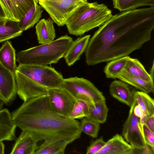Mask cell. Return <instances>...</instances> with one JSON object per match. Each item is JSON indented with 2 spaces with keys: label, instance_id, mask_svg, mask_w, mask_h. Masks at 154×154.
Returning <instances> with one entry per match:
<instances>
[{
  "label": "cell",
  "instance_id": "cell-37",
  "mask_svg": "<svg viewBox=\"0 0 154 154\" xmlns=\"http://www.w3.org/2000/svg\"><path fill=\"white\" fill-rule=\"evenodd\" d=\"M0 17L5 19H7L5 17L1 7L0 5Z\"/></svg>",
  "mask_w": 154,
  "mask_h": 154
},
{
  "label": "cell",
  "instance_id": "cell-21",
  "mask_svg": "<svg viewBox=\"0 0 154 154\" xmlns=\"http://www.w3.org/2000/svg\"><path fill=\"white\" fill-rule=\"evenodd\" d=\"M118 79L146 93H154L153 82L146 81L136 77L123 70Z\"/></svg>",
  "mask_w": 154,
  "mask_h": 154
},
{
  "label": "cell",
  "instance_id": "cell-4",
  "mask_svg": "<svg viewBox=\"0 0 154 154\" xmlns=\"http://www.w3.org/2000/svg\"><path fill=\"white\" fill-rule=\"evenodd\" d=\"M72 41L67 35L62 36L51 42L17 52L16 61L21 65L46 66L57 63L64 57Z\"/></svg>",
  "mask_w": 154,
  "mask_h": 154
},
{
  "label": "cell",
  "instance_id": "cell-30",
  "mask_svg": "<svg viewBox=\"0 0 154 154\" xmlns=\"http://www.w3.org/2000/svg\"><path fill=\"white\" fill-rule=\"evenodd\" d=\"M0 5L7 19L19 22L21 20L19 12L12 0H0Z\"/></svg>",
  "mask_w": 154,
  "mask_h": 154
},
{
  "label": "cell",
  "instance_id": "cell-20",
  "mask_svg": "<svg viewBox=\"0 0 154 154\" xmlns=\"http://www.w3.org/2000/svg\"><path fill=\"white\" fill-rule=\"evenodd\" d=\"M134 97L141 109L140 124L142 127L146 119L154 115V100L147 93L140 91H134Z\"/></svg>",
  "mask_w": 154,
  "mask_h": 154
},
{
  "label": "cell",
  "instance_id": "cell-41",
  "mask_svg": "<svg viewBox=\"0 0 154 154\" xmlns=\"http://www.w3.org/2000/svg\"><path fill=\"white\" fill-rule=\"evenodd\" d=\"M0 99L2 100H3V98H2V97L1 96V93H0Z\"/></svg>",
  "mask_w": 154,
  "mask_h": 154
},
{
  "label": "cell",
  "instance_id": "cell-18",
  "mask_svg": "<svg viewBox=\"0 0 154 154\" xmlns=\"http://www.w3.org/2000/svg\"><path fill=\"white\" fill-rule=\"evenodd\" d=\"M75 140L67 139L44 141L34 154H63L67 146Z\"/></svg>",
  "mask_w": 154,
  "mask_h": 154
},
{
  "label": "cell",
  "instance_id": "cell-24",
  "mask_svg": "<svg viewBox=\"0 0 154 154\" xmlns=\"http://www.w3.org/2000/svg\"><path fill=\"white\" fill-rule=\"evenodd\" d=\"M43 11L41 6L35 3L19 22L21 29L25 31L33 27L40 20Z\"/></svg>",
  "mask_w": 154,
  "mask_h": 154
},
{
  "label": "cell",
  "instance_id": "cell-22",
  "mask_svg": "<svg viewBox=\"0 0 154 154\" xmlns=\"http://www.w3.org/2000/svg\"><path fill=\"white\" fill-rule=\"evenodd\" d=\"M23 32L19 21L5 20L0 23V43L20 36Z\"/></svg>",
  "mask_w": 154,
  "mask_h": 154
},
{
  "label": "cell",
  "instance_id": "cell-6",
  "mask_svg": "<svg viewBox=\"0 0 154 154\" xmlns=\"http://www.w3.org/2000/svg\"><path fill=\"white\" fill-rule=\"evenodd\" d=\"M136 103L134 101L130 107L128 117L124 122L122 136L137 152H143V154H154V149L147 145L145 140L140 124V118L134 113L133 109Z\"/></svg>",
  "mask_w": 154,
  "mask_h": 154
},
{
  "label": "cell",
  "instance_id": "cell-28",
  "mask_svg": "<svg viewBox=\"0 0 154 154\" xmlns=\"http://www.w3.org/2000/svg\"><path fill=\"white\" fill-rule=\"evenodd\" d=\"M100 128V123L85 117L82 119L80 122V130L82 132L92 138L97 137Z\"/></svg>",
  "mask_w": 154,
  "mask_h": 154
},
{
  "label": "cell",
  "instance_id": "cell-10",
  "mask_svg": "<svg viewBox=\"0 0 154 154\" xmlns=\"http://www.w3.org/2000/svg\"><path fill=\"white\" fill-rule=\"evenodd\" d=\"M17 94L23 102L47 94L48 89L16 70L14 73Z\"/></svg>",
  "mask_w": 154,
  "mask_h": 154
},
{
  "label": "cell",
  "instance_id": "cell-40",
  "mask_svg": "<svg viewBox=\"0 0 154 154\" xmlns=\"http://www.w3.org/2000/svg\"><path fill=\"white\" fill-rule=\"evenodd\" d=\"M5 20H7V19H5L2 18H1L0 17V23L2 21Z\"/></svg>",
  "mask_w": 154,
  "mask_h": 154
},
{
  "label": "cell",
  "instance_id": "cell-14",
  "mask_svg": "<svg viewBox=\"0 0 154 154\" xmlns=\"http://www.w3.org/2000/svg\"><path fill=\"white\" fill-rule=\"evenodd\" d=\"M112 97L119 102L131 107L134 101V91L131 89L128 85L121 80H114L109 86Z\"/></svg>",
  "mask_w": 154,
  "mask_h": 154
},
{
  "label": "cell",
  "instance_id": "cell-16",
  "mask_svg": "<svg viewBox=\"0 0 154 154\" xmlns=\"http://www.w3.org/2000/svg\"><path fill=\"white\" fill-rule=\"evenodd\" d=\"M17 127L8 109L6 108L0 109V142L15 140Z\"/></svg>",
  "mask_w": 154,
  "mask_h": 154
},
{
  "label": "cell",
  "instance_id": "cell-26",
  "mask_svg": "<svg viewBox=\"0 0 154 154\" xmlns=\"http://www.w3.org/2000/svg\"><path fill=\"white\" fill-rule=\"evenodd\" d=\"M130 58L128 56L109 61L104 69L106 77L112 79L117 78L124 70Z\"/></svg>",
  "mask_w": 154,
  "mask_h": 154
},
{
  "label": "cell",
  "instance_id": "cell-5",
  "mask_svg": "<svg viewBox=\"0 0 154 154\" xmlns=\"http://www.w3.org/2000/svg\"><path fill=\"white\" fill-rule=\"evenodd\" d=\"M16 70L47 89L62 88L63 75L51 67L19 65Z\"/></svg>",
  "mask_w": 154,
  "mask_h": 154
},
{
  "label": "cell",
  "instance_id": "cell-19",
  "mask_svg": "<svg viewBox=\"0 0 154 154\" xmlns=\"http://www.w3.org/2000/svg\"><path fill=\"white\" fill-rule=\"evenodd\" d=\"M16 61V51L11 42L6 41L0 48V63L14 74L17 67Z\"/></svg>",
  "mask_w": 154,
  "mask_h": 154
},
{
  "label": "cell",
  "instance_id": "cell-8",
  "mask_svg": "<svg viewBox=\"0 0 154 154\" xmlns=\"http://www.w3.org/2000/svg\"><path fill=\"white\" fill-rule=\"evenodd\" d=\"M62 88L76 100L88 103L106 100L103 93L89 80L77 77L64 79Z\"/></svg>",
  "mask_w": 154,
  "mask_h": 154
},
{
  "label": "cell",
  "instance_id": "cell-35",
  "mask_svg": "<svg viewBox=\"0 0 154 154\" xmlns=\"http://www.w3.org/2000/svg\"><path fill=\"white\" fill-rule=\"evenodd\" d=\"M133 112L136 116L141 118L142 115L141 109L140 106L136 101L133 109Z\"/></svg>",
  "mask_w": 154,
  "mask_h": 154
},
{
  "label": "cell",
  "instance_id": "cell-1",
  "mask_svg": "<svg viewBox=\"0 0 154 154\" xmlns=\"http://www.w3.org/2000/svg\"><path fill=\"white\" fill-rule=\"evenodd\" d=\"M99 27L85 51L88 66L128 56L149 41L154 28V7L121 12Z\"/></svg>",
  "mask_w": 154,
  "mask_h": 154
},
{
  "label": "cell",
  "instance_id": "cell-12",
  "mask_svg": "<svg viewBox=\"0 0 154 154\" xmlns=\"http://www.w3.org/2000/svg\"><path fill=\"white\" fill-rule=\"evenodd\" d=\"M15 141L11 154H34L40 140L31 132L23 130Z\"/></svg>",
  "mask_w": 154,
  "mask_h": 154
},
{
  "label": "cell",
  "instance_id": "cell-33",
  "mask_svg": "<svg viewBox=\"0 0 154 154\" xmlns=\"http://www.w3.org/2000/svg\"><path fill=\"white\" fill-rule=\"evenodd\" d=\"M142 129L145 140L146 144L154 149V132L143 124Z\"/></svg>",
  "mask_w": 154,
  "mask_h": 154
},
{
  "label": "cell",
  "instance_id": "cell-15",
  "mask_svg": "<svg viewBox=\"0 0 154 154\" xmlns=\"http://www.w3.org/2000/svg\"><path fill=\"white\" fill-rule=\"evenodd\" d=\"M90 36L86 35L72 41L63 57L68 66H72L80 59L86 49Z\"/></svg>",
  "mask_w": 154,
  "mask_h": 154
},
{
  "label": "cell",
  "instance_id": "cell-2",
  "mask_svg": "<svg viewBox=\"0 0 154 154\" xmlns=\"http://www.w3.org/2000/svg\"><path fill=\"white\" fill-rule=\"evenodd\" d=\"M11 114L17 127L31 132L40 141L75 140L81 137L80 122L54 112L47 94L24 102Z\"/></svg>",
  "mask_w": 154,
  "mask_h": 154
},
{
  "label": "cell",
  "instance_id": "cell-27",
  "mask_svg": "<svg viewBox=\"0 0 154 154\" xmlns=\"http://www.w3.org/2000/svg\"><path fill=\"white\" fill-rule=\"evenodd\" d=\"M113 8L121 12L128 11L141 7H154V0H112Z\"/></svg>",
  "mask_w": 154,
  "mask_h": 154
},
{
  "label": "cell",
  "instance_id": "cell-9",
  "mask_svg": "<svg viewBox=\"0 0 154 154\" xmlns=\"http://www.w3.org/2000/svg\"><path fill=\"white\" fill-rule=\"evenodd\" d=\"M47 95L53 110L59 115L68 117L76 99L62 88L48 89Z\"/></svg>",
  "mask_w": 154,
  "mask_h": 154
},
{
  "label": "cell",
  "instance_id": "cell-38",
  "mask_svg": "<svg viewBox=\"0 0 154 154\" xmlns=\"http://www.w3.org/2000/svg\"><path fill=\"white\" fill-rule=\"evenodd\" d=\"M152 77L153 78L154 76V62H153L152 66L151 69L150 73Z\"/></svg>",
  "mask_w": 154,
  "mask_h": 154
},
{
  "label": "cell",
  "instance_id": "cell-25",
  "mask_svg": "<svg viewBox=\"0 0 154 154\" xmlns=\"http://www.w3.org/2000/svg\"><path fill=\"white\" fill-rule=\"evenodd\" d=\"M123 70L134 77L153 82V78L137 59L130 57Z\"/></svg>",
  "mask_w": 154,
  "mask_h": 154
},
{
  "label": "cell",
  "instance_id": "cell-34",
  "mask_svg": "<svg viewBox=\"0 0 154 154\" xmlns=\"http://www.w3.org/2000/svg\"><path fill=\"white\" fill-rule=\"evenodd\" d=\"M144 124L149 129L154 132V115L148 117Z\"/></svg>",
  "mask_w": 154,
  "mask_h": 154
},
{
  "label": "cell",
  "instance_id": "cell-23",
  "mask_svg": "<svg viewBox=\"0 0 154 154\" xmlns=\"http://www.w3.org/2000/svg\"><path fill=\"white\" fill-rule=\"evenodd\" d=\"M108 111L106 100L90 103L88 113L86 117L103 124L106 121Z\"/></svg>",
  "mask_w": 154,
  "mask_h": 154
},
{
  "label": "cell",
  "instance_id": "cell-3",
  "mask_svg": "<svg viewBox=\"0 0 154 154\" xmlns=\"http://www.w3.org/2000/svg\"><path fill=\"white\" fill-rule=\"evenodd\" d=\"M112 15L111 10L106 5L87 2L75 11L65 25L70 34L82 36L103 24Z\"/></svg>",
  "mask_w": 154,
  "mask_h": 154
},
{
  "label": "cell",
  "instance_id": "cell-11",
  "mask_svg": "<svg viewBox=\"0 0 154 154\" xmlns=\"http://www.w3.org/2000/svg\"><path fill=\"white\" fill-rule=\"evenodd\" d=\"M0 92L5 104L10 103L17 94L14 74L0 63Z\"/></svg>",
  "mask_w": 154,
  "mask_h": 154
},
{
  "label": "cell",
  "instance_id": "cell-17",
  "mask_svg": "<svg viewBox=\"0 0 154 154\" xmlns=\"http://www.w3.org/2000/svg\"><path fill=\"white\" fill-rule=\"evenodd\" d=\"M54 21L51 18L42 19L37 23L35 32L38 44L42 45L53 41L56 37Z\"/></svg>",
  "mask_w": 154,
  "mask_h": 154
},
{
  "label": "cell",
  "instance_id": "cell-36",
  "mask_svg": "<svg viewBox=\"0 0 154 154\" xmlns=\"http://www.w3.org/2000/svg\"><path fill=\"white\" fill-rule=\"evenodd\" d=\"M5 146L3 141L0 142V154L5 153Z\"/></svg>",
  "mask_w": 154,
  "mask_h": 154
},
{
  "label": "cell",
  "instance_id": "cell-31",
  "mask_svg": "<svg viewBox=\"0 0 154 154\" xmlns=\"http://www.w3.org/2000/svg\"><path fill=\"white\" fill-rule=\"evenodd\" d=\"M20 14L21 19L38 0H12Z\"/></svg>",
  "mask_w": 154,
  "mask_h": 154
},
{
  "label": "cell",
  "instance_id": "cell-13",
  "mask_svg": "<svg viewBox=\"0 0 154 154\" xmlns=\"http://www.w3.org/2000/svg\"><path fill=\"white\" fill-rule=\"evenodd\" d=\"M135 149L124 138L117 134L106 142L104 146L96 154H133Z\"/></svg>",
  "mask_w": 154,
  "mask_h": 154
},
{
  "label": "cell",
  "instance_id": "cell-32",
  "mask_svg": "<svg viewBox=\"0 0 154 154\" xmlns=\"http://www.w3.org/2000/svg\"><path fill=\"white\" fill-rule=\"evenodd\" d=\"M106 142L102 137L92 141L87 148L86 154H96L104 146Z\"/></svg>",
  "mask_w": 154,
  "mask_h": 154
},
{
  "label": "cell",
  "instance_id": "cell-29",
  "mask_svg": "<svg viewBox=\"0 0 154 154\" xmlns=\"http://www.w3.org/2000/svg\"><path fill=\"white\" fill-rule=\"evenodd\" d=\"M89 103L82 100H76L68 118L76 120L86 117L88 113Z\"/></svg>",
  "mask_w": 154,
  "mask_h": 154
},
{
  "label": "cell",
  "instance_id": "cell-42",
  "mask_svg": "<svg viewBox=\"0 0 154 154\" xmlns=\"http://www.w3.org/2000/svg\"><path fill=\"white\" fill-rule=\"evenodd\" d=\"M87 0V1H88V0Z\"/></svg>",
  "mask_w": 154,
  "mask_h": 154
},
{
  "label": "cell",
  "instance_id": "cell-39",
  "mask_svg": "<svg viewBox=\"0 0 154 154\" xmlns=\"http://www.w3.org/2000/svg\"><path fill=\"white\" fill-rule=\"evenodd\" d=\"M4 104L5 103L4 101L0 99V110L2 109Z\"/></svg>",
  "mask_w": 154,
  "mask_h": 154
},
{
  "label": "cell",
  "instance_id": "cell-7",
  "mask_svg": "<svg viewBox=\"0 0 154 154\" xmlns=\"http://www.w3.org/2000/svg\"><path fill=\"white\" fill-rule=\"evenodd\" d=\"M41 7L59 26L65 25L78 8L88 2L86 0H38Z\"/></svg>",
  "mask_w": 154,
  "mask_h": 154
}]
</instances>
